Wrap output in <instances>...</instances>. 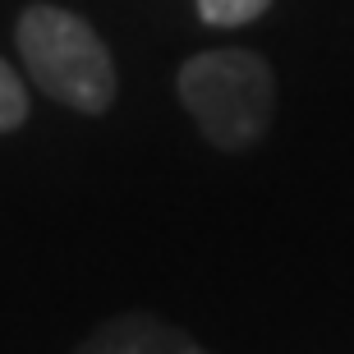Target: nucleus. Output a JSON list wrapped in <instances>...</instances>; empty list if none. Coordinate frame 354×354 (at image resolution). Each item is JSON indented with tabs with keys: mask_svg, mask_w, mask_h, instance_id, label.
<instances>
[{
	"mask_svg": "<svg viewBox=\"0 0 354 354\" xmlns=\"http://www.w3.org/2000/svg\"><path fill=\"white\" fill-rule=\"evenodd\" d=\"M74 354H212V350L166 317L133 308V313L106 317L97 331L83 336V345Z\"/></svg>",
	"mask_w": 354,
	"mask_h": 354,
	"instance_id": "3",
	"label": "nucleus"
},
{
	"mask_svg": "<svg viewBox=\"0 0 354 354\" xmlns=\"http://www.w3.org/2000/svg\"><path fill=\"white\" fill-rule=\"evenodd\" d=\"M28 120V88L5 60H0V133H14Z\"/></svg>",
	"mask_w": 354,
	"mask_h": 354,
	"instance_id": "5",
	"label": "nucleus"
},
{
	"mask_svg": "<svg viewBox=\"0 0 354 354\" xmlns=\"http://www.w3.org/2000/svg\"><path fill=\"white\" fill-rule=\"evenodd\" d=\"M198 19L212 28H244L253 19H263L272 0H194Z\"/></svg>",
	"mask_w": 354,
	"mask_h": 354,
	"instance_id": "4",
	"label": "nucleus"
},
{
	"mask_svg": "<svg viewBox=\"0 0 354 354\" xmlns=\"http://www.w3.org/2000/svg\"><path fill=\"white\" fill-rule=\"evenodd\" d=\"M184 111L194 115L198 133L221 152H244L272 129L276 115V74L258 51L221 46L198 51L175 74Z\"/></svg>",
	"mask_w": 354,
	"mask_h": 354,
	"instance_id": "1",
	"label": "nucleus"
},
{
	"mask_svg": "<svg viewBox=\"0 0 354 354\" xmlns=\"http://www.w3.org/2000/svg\"><path fill=\"white\" fill-rule=\"evenodd\" d=\"M28 79L79 115H106L115 102V60L97 28L60 5H28L14 28Z\"/></svg>",
	"mask_w": 354,
	"mask_h": 354,
	"instance_id": "2",
	"label": "nucleus"
}]
</instances>
